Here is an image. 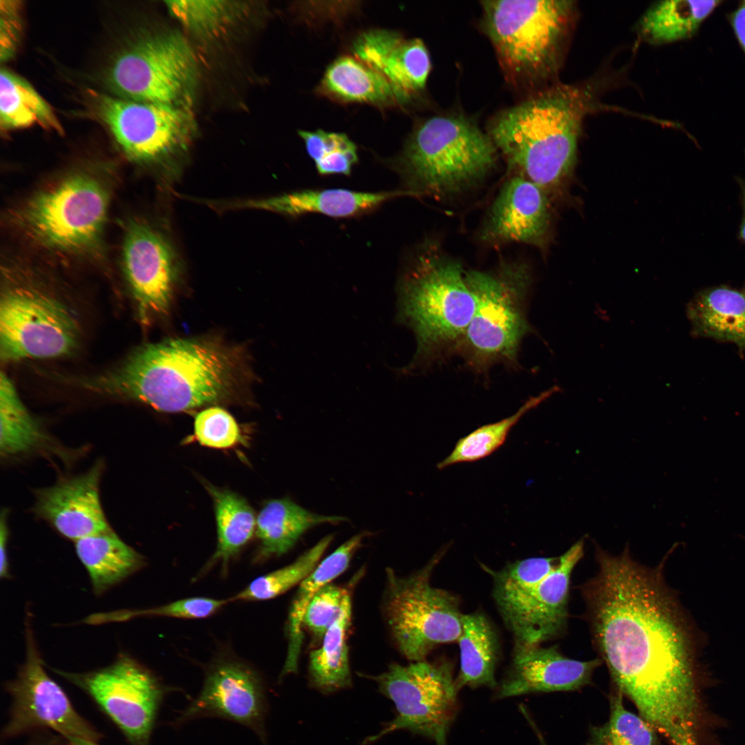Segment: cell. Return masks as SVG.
I'll list each match as a JSON object with an SVG mask.
<instances>
[{
	"label": "cell",
	"mask_w": 745,
	"mask_h": 745,
	"mask_svg": "<svg viewBox=\"0 0 745 745\" xmlns=\"http://www.w3.org/2000/svg\"><path fill=\"white\" fill-rule=\"evenodd\" d=\"M582 588L595 646L617 689L671 745H697V646L662 568L595 545Z\"/></svg>",
	"instance_id": "6da1fadb"
},
{
	"label": "cell",
	"mask_w": 745,
	"mask_h": 745,
	"mask_svg": "<svg viewBox=\"0 0 745 745\" xmlns=\"http://www.w3.org/2000/svg\"><path fill=\"white\" fill-rule=\"evenodd\" d=\"M235 368L234 359L225 348L209 341L174 338L144 345L121 366L88 386L159 411L175 413L226 397Z\"/></svg>",
	"instance_id": "7a4b0ae2"
},
{
	"label": "cell",
	"mask_w": 745,
	"mask_h": 745,
	"mask_svg": "<svg viewBox=\"0 0 745 745\" xmlns=\"http://www.w3.org/2000/svg\"><path fill=\"white\" fill-rule=\"evenodd\" d=\"M589 94L575 86L544 90L499 114L488 135L523 177L543 189L555 186L575 161Z\"/></svg>",
	"instance_id": "3957f363"
},
{
	"label": "cell",
	"mask_w": 745,
	"mask_h": 745,
	"mask_svg": "<svg viewBox=\"0 0 745 745\" xmlns=\"http://www.w3.org/2000/svg\"><path fill=\"white\" fill-rule=\"evenodd\" d=\"M475 308L468 270L436 249L423 250L398 285L397 320L413 330L417 342L405 370L458 345Z\"/></svg>",
	"instance_id": "277c9868"
},
{
	"label": "cell",
	"mask_w": 745,
	"mask_h": 745,
	"mask_svg": "<svg viewBox=\"0 0 745 745\" xmlns=\"http://www.w3.org/2000/svg\"><path fill=\"white\" fill-rule=\"evenodd\" d=\"M497 151L489 135L465 116L435 115L415 128L395 166L413 194L448 196L483 180Z\"/></svg>",
	"instance_id": "5b68a950"
},
{
	"label": "cell",
	"mask_w": 745,
	"mask_h": 745,
	"mask_svg": "<svg viewBox=\"0 0 745 745\" xmlns=\"http://www.w3.org/2000/svg\"><path fill=\"white\" fill-rule=\"evenodd\" d=\"M484 26L508 81L533 85L556 72L574 18L573 1L481 2Z\"/></svg>",
	"instance_id": "8992f818"
},
{
	"label": "cell",
	"mask_w": 745,
	"mask_h": 745,
	"mask_svg": "<svg viewBox=\"0 0 745 745\" xmlns=\"http://www.w3.org/2000/svg\"><path fill=\"white\" fill-rule=\"evenodd\" d=\"M475 298L473 318L459 342L468 361L485 369L513 363L531 331L526 313L530 272L524 264L502 263L493 271L468 270Z\"/></svg>",
	"instance_id": "52a82bcc"
},
{
	"label": "cell",
	"mask_w": 745,
	"mask_h": 745,
	"mask_svg": "<svg viewBox=\"0 0 745 745\" xmlns=\"http://www.w3.org/2000/svg\"><path fill=\"white\" fill-rule=\"evenodd\" d=\"M108 205L103 183L90 175L76 173L33 195L19 209L17 222L46 248L88 253L99 246Z\"/></svg>",
	"instance_id": "ba28073f"
},
{
	"label": "cell",
	"mask_w": 745,
	"mask_h": 745,
	"mask_svg": "<svg viewBox=\"0 0 745 745\" xmlns=\"http://www.w3.org/2000/svg\"><path fill=\"white\" fill-rule=\"evenodd\" d=\"M440 557L408 577L386 570L385 618L399 651L411 662L425 659L435 646L457 641L461 633L457 598L430 584Z\"/></svg>",
	"instance_id": "9c48e42d"
},
{
	"label": "cell",
	"mask_w": 745,
	"mask_h": 745,
	"mask_svg": "<svg viewBox=\"0 0 745 745\" xmlns=\"http://www.w3.org/2000/svg\"><path fill=\"white\" fill-rule=\"evenodd\" d=\"M96 109L116 141L131 159L163 168L169 177L192 139L193 121L183 106L97 95Z\"/></svg>",
	"instance_id": "30bf717a"
},
{
	"label": "cell",
	"mask_w": 745,
	"mask_h": 745,
	"mask_svg": "<svg viewBox=\"0 0 745 745\" xmlns=\"http://www.w3.org/2000/svg\"><path fill=\"white\" fill-rule=\"evenodd\" d=\"M196 74L190 45L180 34L168 33L141 39L121 52L106 79L119 97L184 106Z\"/></svg>",
	"instance_id": "8fae6325"
},
{
	"label": "cell",
	"mask_w": 745,
	"mask_h": 745,
	"mask_svg": "<svg viewBox=\"0 0 745 745\" xmlns=\"http://www.w3.org/2000/svg\"><path fill=\"white\" fill-rule=\"evenodd\" d=\"M375 679L395 704L397 715L368 742L406 729L433 739L435 745H446L458 692L450 664L425 659L405 666L393 664Z\"/></svg>",
	"instance_id": "7c38bea8"
},
{
	"label": "cell",
	"mask_w": 745,
	"mask_h": 745,
	"mask_svg": "<svg viewBox=\"0 0 745 745\" xmlns=\"http://www.w3.org/2000/svg\"><path fill=\"white\" fill-rule=\"evenodd\" d=\"M57 674L86 693L131 745H149L165 687L149 670L121 653L109 666Z\"/></svg>",
	"instance_id": "4fadbf2b"
},
{
	"label": "cell",
	"mask_w": 745,
	"mask_h": 745,
	"mask_svg": "<svg viewBox=\"0 0 745 745\" xmlns=\"http://www.w3.org/2000/svg\"><path fill=\"white\" fill-rule=\"evenodd\" d=\"M26 659L17 677L6 684L11 707L5 737L36 729H50L68 741L81 738L97 742L100 734L74 708L61 687L46 672L30 617L26 618Z\"/></svg>",
	"instance_id": "5bb4252c"
},
{
	"label": "cell",
	"mask_w": 745,
	"mask_h": 745,
	"mask_svg": "<svg viewBox=\"0 0 745 745\" xmlns=\"http://www.w3.org/2000/svg\"><path fill=\"white\" fill-rule=\"evenodd\" d=\"M77 340L76 322L56 299L23 288L10 289L1 295V360L66 355L76 348Z\"/></svg>",
	"instance_id": "9a60e30c"
},
{
	"label": "cell",
	"mask_w": 745,
	"mask_h": 745,
	"mask_svg": "<svg viewBox=\"0 0 745 745\" xmlns=\"http://www.w3.org/2000/svg\"><path fill=\"white\" fill-rule=\"evenodd\" d=\"M123 262L142 318L166 313L181 268L170 239L147 223L133 221L126 232Z\"/></svg>",
	"instance_id": "2e32d148"
},
{
	"label": "cell",
	"mask_w": 745,
	"mask_h": 745,
	"mask_svg": "<svg viewBox=\"0 0 745 745\" xmlns=\"http://www.w3.org/2000/svg\"><path fill=\"white\" fill-rule=\"evenodd\" d=\"M583 538L559 556L555 568L522 601L501 612L515 646H537L566 628L570 576L584 553Z\"/></svg>",
	"instance_id": "e0dca14e"
},
{
	"label": "cell",
	"mask_w": 745,
	"mask_h": 745,
	"mask_svg": "<svg viewBox=\"0 0 745 745\" xmlns=\"http://www.w3.org/2000/svg\"><path fill=\"white\" fill-rule=\"evenodd\" d=\"M266 712L265 694L257 675L241 663L225 661L209 670L199 695L179 719L225 718L252 729L264 739Z\"/></svg>",
	"instance_id": "ac0fdd59"
},
{
	"label": "cell",
	"mask_w": 745,
	"mask_h": 745,
	"mask_svg": "<svg viewBox=\"0 0 745 745\" xmlns=\"http://www.w3.org/2000/svg\"><path fill=\"white\" fill-rule=\"evenodd\" d=\"M103 464L37 491L34 512L66 538L77 541L110 530L100 501Z\"/></svg>",
	"instance_id": "d6986e66"
},
{
	"label": "cell",
	"mask_w": 745,
	"mask_h": 745,
	"mask_svg": "<svg viewBox=\"0 0 745 745\" xmlns=\"http://www.w3.org/2000/svg\"><path fill=\"white\" fill-rule=\"evenodd\" d=\"M602 664L600 658L587 661L569 658L556 646H515L512 664L497 697L576 691L590 683L595 670Z\"/></svg>",
	"instance_id": "ffe728a7"
},
{
	"label": "cell",
	"mask_w": 745,
	"mask_h": 745,
	"mask_svg": "<svg viewBox=\"0 0 745 745\" xmlns=\"http://www.w3.org/2000/svg\"><path fill=\"white\" fill-rule=\"evenodd\" d=\"M550 214L543 188L523 176L507 181L494 201L480 237L486 241H515L542 246Z\"/></svg>",
	"instance_id": "44dd1931"
},
{
	"label": "cell",
	"mask_w": 745,
	"mask_h": 745,
	"mask_svg": "<svg viewBox=\"0 0 745 745\" xmlns=\"http://www.w3.org/2000/svg\"><path fill=\"white\" fill-rule=\"evenodd\" d=\"M352 52L355 57L384 77L407 101L425 88L431 61L421 40L374 29L355 39Z\"/></svg>",
	"instance_id": "7402d4cb"
},
{
	"label": "cell",
	"mask_w": 745,
	"mask_h": 745,
	"mask_svg": "<svg viewBox=\"0 0 745 745\" xmlns=\"http://www.w3.org/2000/svg\"><path fill=\"white\" fill-rule=\"evenodd\" d=\"M691 335L733 343L745 351V288L719 285L697 292L686 306Z\"/></svg>",
	"instance_id": "603a6c76"
},
{
	"label": "cell",
	"mask_w": 745,
	"mask_h": 745,
	"mask_svg": "<svg viewBox=\"0 0 745 745\" xmlns=\"http://www.w3.org/2000/svg\"><path fill=\"white\" fill-rule=\"evenodd\" d=\"M408 192H366L342 188L298 190L279 196L242 203L288 216L318 213L335 218L359 215Z\"/></svg>",
	"instance_id": "cb8c5ba5"
},
{
	"label": "cell",
	"mask_w": 745,
	"mask_h": 745,
	"mask_svg": "<svg viewBox=\"0 0 745 745\" xmlns=\"http://www.w3.org/2000/svg\"><path fill=\"white\" fill-rule=\"evenodd\" d=\"M76 553L86 568L96 595H101L145 565L144 557L111 529L75 541Z\"/></svg>",
	"instance_id": "d4e9b609"
},
{
	"label": "cell",
	"mask_w": 745,
	"mask_h": 745,
	"mask_svg": "<svg viewBox=\"0 0 745 745\" xmlns=\"http://www.w3.org/2000/svg\"><path fill=\"white\" fill-rule=\"evenodd\" d=\"M346 520L340 516L312 513L288 498L268 501L256 519V535L262 557L280 556L288 552L308 530L323 524Z\"/></svg>",
	"instance_id": "484cf974"
},
{
	"label": "cell",
	"mask_w": 745,
	"mask_h": 745,
	"mask_svg": "<svg viewBox=\"0 0 745 745\" xmlns=\"http://www.w3.org/2000/svg\"><path fill=\"white\" fill-rule=\"evenodd\" d=\"M320 90L345 102L392 105L408 101L381 74L350 56L341 57L328 67Z\"/></svg>",
	"instance_id": "4316f807"
},
{
	"label": "cell",
	"mask_w": 745,
	"mask_h": 745,
	"mask_svg": "<svg viewBox=\"0 0 745 745\" xmlns=\"http://www.w3.org/2000/svg\"><path fill=\"white\" fill-rule=\"evenodd\" d=\"M366 532L358 533L334 550L319 563L315 570L299 584L290 609L287 635L288 646L286 659L281 675L296 673L303 642V619L312 597L322 587L344 573L363 539Z\"/></svg>",
	"instance_id": "83f0119b"
},
{
	"label": "cell",
	"mask_w": 745,
	"mask_h": 745,
	"mask_svg": "<svg viewBox=\"0 0 745 745\" xmlns=\"http://www.w3.org/2000/svg\"><path fill=\"white\" fill-rule=\"evenodd\" d=\"M458 639L460 671L455 679L459 691L463 686H496L495 670L499 642L488 619L480 613L463 614Z\"/></svg>",
	"instance_id": "f1b7e54d"
},
{
	"label": "cell",
	"mask_w": 745,
	"mask_h": 745,
	"mask_svg": "<svg viewBox=\"0 0 745 745\" xmlns=\"http://www.w3.org/2000/svg\"><path fill=\"white\" fill-rule=\"evenodd\" d=\"M722 1L671 0L656 3L639 22L642 37L653 44H666L693 37Z\"/></svg>",
	"instance_id": "f546056e"
},
{
	"label": "cell",
	"mask_w": 745,
	"mask_h": 745,
	"mask_svg": "<svg viewBox=\"0 0 745 745\" xmlns=\"http://www.w3.org/2000/svg\"><path fill=\"white\" fill-rule=\"evenodd\" d=\"M351 613V599L348 593L337 617L323 637L321 647L310 654L311 681L315 687L324 693H330L350 684L346 634Z\"/></svg>",
	"instance_id": "4dcf8cb0"
},
{
	"label": "cell",
	"mask_w": 745,
	"mask_h": 745,
	"mask_svg": "<svg viewBox=\"0 0 745 745\" xmlns=\"http://www.w3.org/2000/svg\"><path fill=\"white\" fill-rule=\"evenodd\" d=\"M0 124L4 130L38 124L63 132L50 105L28 82L6 68L0 73Z\"/></svg>",
	"instance_id": "1f68e13d"
},
{
	"label": "cell",
	"mask_w": 745,
	"mask_h": 745,
	"mask_svg": "<svg viewBox=\"0 0 745 745\" xmlns=\"http://www.w3.org/2000/svg\"><path fill=\"white\" fill-rule=\"evenodd\" d=\"M205 486L214 502L217 528V546L212 559L226 564L252 537L257 517L241 496L210 484Z\"/></svg>",
	"instance_id": "d6a6232c"
},
{
	"label": "cell",
	"mask_w": 745,
	"mask_h": 745,
	"mask_svg": "<svg viewBox=\"0 0 745 745\" xmlns=\"http://www.w3.org/2000/svg\"><path fill=\"white\" fill-rule=\"evenodd\" d=\"M0 453L5 457L30 452L44 439L39 426L3 372L0 376Z\"/></svg>",
	"instance_id": "836d02e7"
},
{
	"label": "cell",
	"mask_w": 745,
	"mask_h": 745,
	"mask_svg": "<svg viewBox=\"0 0 745 745\" xmlns=\"http://www.w3.org/2000/svg\"><path fill=\"white\" fill-rule=\"evenodd\" d=\"M556 390L550 388L529 398L518 410L508 417L486 424L459 439L452 452L439 461L437 468L444 469L451 465L481 459L497 450L505 441L511 428L529 410L537 406Z\"/></svg>",
	"instance_id": "e575fe53"
},
{
	"label": "cell",
	"mask_w": 745,
	"mask_h": 745,
	"mask_svg": "<svg viewBox=\"0 0 745 745\" xmlns=\"http://www.w3.org/2000/svg\"><path fill=\"white\" fill-rule=\"evenodd\" d=\"M333 539L327 535L292 564L255 579L230 601H262L283 594L305 579L317 566Z\"/></svg>",
	"instance_id": "d590c367"
},
{
	"label": "cell",
	"mask_w": 745,
	"mask_h": 745,
	"mask_svg": "<svg viewBox=\"0 0 745 745\" xmlns=\"http://www.w3.org/2000/svg\"><path fill=\"white\" fill-rule=\"evenodd\" d=\"M559 559V556L518 560L493 573V596L499 612L527 597L555 568Z\"/></svg>",
	"instance_id": "8d00e7d4"
},
{
	"label": "cell",
	"mask_w": 745,
	"mask_h": 745,
	"mask_svg": "<svg viewBox=\"0 0 745 745\" xmlns=\"http://www.w3.org/2000/svg\"><path fill=\"white\" fill-rule=\"evenodd\" d=\"M623 697L618 689L610 696L608 719L591 728L587 745H657L656 731L625 707Z\"/></svg>",
	"instance_id": "74e56055"
},
{
	"label": "cell",
	"mask_w": 745,
	"mask_h": 745,
	"mask_svg": "<svg viewBox=\"0 0 745 745\" xmlns=\"http://www.w3.org/2000/svg\"><path fill=\"white\" fill-rule=\"evenodd\" d=\"M309 157L321 175H348L358 161L355 144L344 133L299 130Z\"/></svg>",
	"instance_id": "f35d334b"
},
{
	"label": "cell",
	"mask_w": 745,
	"mask_h": 745,
	"mask_svg": "<svg viewBox=\"0 0 745 745\" xmlns=\"http://www.w3.org/2000/svg\"><path fill=\"white\" fill-rule=\"evenodd\" d=\"M226 603L227 601L224 599L202 597H190L151 608L125 609L108 613H95L87 617L83 622L90 625H99L128 621L141 616L200 619L212 615Z\"/></svg>",
	"instance_id": "ab89813d"
},
{
	"label": "cell",
	"mask_w": 745,
	"mask_h": 745,
	"mask_svg": "<svg viewBox=\"0 0 745 745\" xmlns=\"http://www.w3.org/2000/svg\"><path fill=\"white\" fill-rule=\"evenodd\" d=\"M226 1H169L171 14L192 31L212 34L232 20L239 6Z\"/></svg>",
	"instance_id": "60d3db41"
},
{
	"label": "cell",
	"mask_w": 745,
	"mask_h": 745,
	"mask_svg": "<svg viewBox=\"0 0 745 745\" xmlns=\"http://www.w3.org/2000/svg\"><path fill=\"white\" fill-rule=\"evenodd\" d=\"M194 437L202 446L228 448L242 441L240 429L232 416L219 407L199 413L194 422Z\"/></svg>",
	"instance_id": "b9f144b4"
},
{
	"label": "cell",
	"mask_w": 745,
	"mask_h": 745,
	"mask_svg": "<svg viewBox=\"0 0 745 745\" xmlns=\"http://www.w3.org/2000/svg\"><path fill=\"white\" fill-rule=\"evenodd\" d=\"M347 590L329 584L312 597L304 613L303 626L317 638H323L337 617Z\"/></svg>",
	"instance_id": "7bdbcfd3"
},
{
	"label": "cell",
	"mask_w": 745,
	"mask_h": 745,
	"mask_svg": "<svg viewBox=\"0 0 745 745\" xmlns=\"http://www.w3.org/2000/svg\"><path fill=\"white\" fill-rule=\"evenodd\" d=\"M19 1H1L0 55L1 61L10 58L16 49L21 32Z\"/></svg>",
	"instance_id": "ee69618b"
},
{
	"label": "cell",
	"mask_w": 745,
	"mask_h": 745,
	"mask_svg": "<svg viewBox=\"0 0 745 745\" xmlns=\"http://www.w3.org/2000/svg\"><path fill=\"white\" fill-rule=\"evenodd\" d=\"M7 515V510H2L0 522V577L4 579L10 577L9 563L7 553V544L9 535Z\"/></svg>",
	"instance_id": "f6af8a7d"
},
{
	"label": "cell",
	"mask_w": 745,
	"mask_h": 745,
	"mask_svg": "<svg viewBox=\"0 0 745 745\" xmlns=\"http://www.w3.org/2000/svg\"><path fill=\"white\" fill-rule=\"evenodd\" d=\"M729 19L735 37L745 54V1L740 2Z\"/></svg>",
	"instance_id": "bcb514c9"
},
{
	"label": "cell",
	"mask_w": 745,
	"mask_h": 745,
	"mask_svg": "<svg viewBox=\"0 0 745 745\" xmlns=\"http://www.w3.org/2000/svg\"><path fill=\"white\" fill-rule=\"evenodd\" d=\"M742 217L739 230V237L745 247V177L739 180Z\"/></svg>",
	"instance_id": "7dc6e473"
},
{
	"label": "cell",
	"mask_w": 745,
	"mask_h": 745,
	"mask_svg": "<svg viewBox=\"0 0 745 745\" xmlns=\"http://www.w3.org/2000/svg\"><path fill=\"white\" fill-rule=\"evenodd\" d=\"M68 742L69 745H98L97 742L81 738H72Z\"/></svg>",
	"instance_id": "c3c4849f"
},
{
	"label": "cell",
	"mask_w": 745,
	"mask_h": 745,
	"mask_svg": "<svg viewBox=\"0 0 745 745\" xmlns=\"http://www.w3.org/2000/svg\"><path fill=\"white\" fill-rule=\"evenodd\" d=\"M542 745H544V742H542Z\"/></svg>",
	"instance_id": "681fc988"
}]
</instances>
